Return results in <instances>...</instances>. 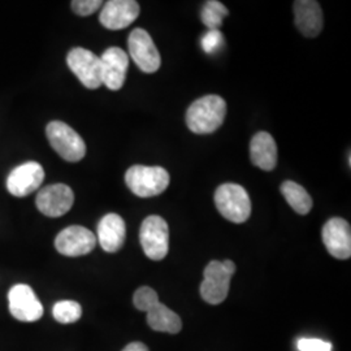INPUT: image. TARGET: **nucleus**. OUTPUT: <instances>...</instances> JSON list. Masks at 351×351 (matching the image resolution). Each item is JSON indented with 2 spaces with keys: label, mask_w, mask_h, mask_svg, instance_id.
<instances>
[{
  "label": "nucleus",
  "mask_w": 351,
  "mask_h": 351,
  "mask_svg": "<svg viewBox=\"0 0 351 351\" xmlns=\"http://www.w3.org/2000/svg\"><path fill=\"white\" fill-rule=\"evenodd\" d=\"M226 103L219 95H206L194 101L186 112V125L195 134H211L223 125Z\"/></svg>",
  "instance_id": "obj_1"
},
{
  "label": "nucleus",
  "mask_w": 351,
  "mask_h": 351,
  "mask_svg": "<svg viewBox=\"0 0 351 351\" xmlns=\"http://www.w3.org/2000/svg\"><path fill=\"white\" fill-rule=\"evenodd\" d=\"M171 176L162 167L133 165L125 173V184L133 194L151 198L164 193L169 186Z\"/></svg>",
  "instance_id": "obj_2"
},
{
  "label": "nucleus",
  "mask_w": 351,
  "mask_h": 351,
  "mask_svg": "<svg viewBox=\"0 0 351 351\" xmlns=\"http://www.w3.org/2000/svg\"><path fill=\"white\" fill-rule=\"evenodd\" d=\"M215 204L221 216L234 224H242L250 217V197L239 184L229 182L216 189Z\"/></svg>",
  "instance_id": "obj_3"
},
{
  "label": "nucleus",
  "mask_w": 351,
  "mask_h": 351,
  "mask_svg": "<svg viewBox=\"0 0 351 351\" xmlns=\"http://www.w3.org/2000/svg\"><path fill=\"white\" fill-rule=\"evenodd\" d=\"M46 134L51 147L56 151L64 160L77 163L85 158V141L68 124L63 121H51L46 128Z\"/></svg>",
  "instance_id": "obj_4"
},
{
  "label": "nucleus",
  "mask_w": 351,
  "mask_h": 351,
  "mask_svg": "<svg viewBox=\"0 0 351 351\" xmlns=\"http://www.w3.org/2000/svg\"><path fill=\"white\" fill-rule=\"evenodd\" d=\"M139 241L151 261H163L169 250V228L162 216L151 215L141 226Z\"/></svg>",
  "instance_id": "obj_5"
},
{
  "label": "nucleus",
  "mask_w": 351,
  "mask_h": 351,
  "mask_svg": "<svg viewBox=\"0 0 351 351\" xmlns=\"http://www.w3.org/2000/svg\"><path fill=\"white\" fill-rule=\"evenodd\" d=\"M66 63L85 88L95 90L103 85L101 56H97L94 52L84 47H75L69 51Z\"/></svg>",
  "instance_id": "obj_6"
},
{
  "label": "nucleus",
  "mask_w": 351,
  "mask_h": 351,
  "mask_svg": "<svg viewBox=\"0 0 351 351\" xmlns=\"http://www.w3.org/2000/svg\"><path fill=\"white\" fill-rule=\"evenodd\" d=\"M129 53L139 69L145 73H155L162 65L160 53L156 49L150 34L145 30L137 27L128 38Z\"/></svg>",
  "instance_id": "obj_7"
},
{
  "label": "nucleus",
  "mask_w": 351,
  "mask_h": 351,
  "mask_svg": "<svg viewBox=\"0 0 351 351\" xmlns=\"http://www.w3.org/2000/svg\"><path fill=\"white\" fill-rule=\"evenodd\" d=\"M10 313L19 322L33 323L43 315V306L34 290L25 284H17L8 291Z\"/></svg>",
  "instance_id": "obj_8"
},
{
  "label": "nucleus",
  "mask_w": 351,
  "mask_h": 351,
  "mask_svg": "<svg viewBox=\"0 0 351 351\" xmlns=\"http://www.w3.org/2000/svg\"><path fill=\"white\" fill-rule=\"evenodd\" d=\"M97 237L81 226H71L63 229L55 239V247L65 256H82L95 249Z\"/></svg>",
  "instance_id": "obj_9"
},
{
  "label": "nucleus",
  "mask_w": 351,
  "mask_h": 351,
  "mask_svg": "<svg viewBox=\"0 0 351 351\" xmlns=\"http://www.w3.org/2000/svg\"><path fill=\"white\" fill-rule=\"evenodd\" d=\"M75 203L73 190L65 184H53L38 193L36 204L39 213L49 217H60L68 213Z\"/></svg>",
  "instance_id": "obj_10"
},
{
  "label": "nucleus",
  "mask_w": 351,
  "mask_h": 351,
  "mask_svg": "<svg viewBox=\"0 0 351 351\" xmlns=\"http://www.w3.org/2000/svg\"><path fill=\"white\" fill-rule=\"evenodd\" d=\"M43 180V167L37 162H26L11 171L7 177V189L14 197L23 198L40 188Z\"/></svg>",
  "instance_id": "obj_11"
},
{
  "label": "nucleus",
  "mask_w": 351,
  "mask_h": 351,
  "mask_svg": "<svg viewBox=\"0 0 351 351\" xmlns=\"http://www.w3.org/2000/svg\"><path fill=\"white\" fill-rule=\"evenodd\" d=\"M323 242L328 252L336 259H349L351 256L350 224L341 219L332 217L328 220L322 232Z\"/></svg>",
  "instance_id": "obj_12"
},
{
  "label": "nucleus",
  "mask_w": 351,
  "mask_h": 351,
  "mask_svg": "<svg viewBox=\"0 0 351 351\" xmlns=\"http://www.w3.org/2000/svg\"><path fill=\"white\" fill-rule=\"evenodd\" d=\"M232 276L223 268L221 262L213 261L204 268V278L201 284L202 298L210 304H220L226 301Z\"/></svg>",
  "instance_id": "obj_13"
},
{
  "label": "nucleus",
  "mask_w": 351,
  "mask_h": 351,
  "mask_svg": "<svg viewBox=\"0 0 351 351\" xmlns=\"http://www.w3.org/2000/svg\"><path fill=\"white\" fill-rule=\"evenodd\" d=\"M101 84L117 91L124 86L129 68L128 53L120 47H110L101 56Z\"/></svg>",
  "instance_id": "obj_14"
},
{
  "label": "nucleus",
  "mask_w": 351,
  "mask_h": 351,
  "mask_svg": "<svg viewBox=\"0 0 351 351\" xmlns=\"http://www.w3.org/2000/svg\"><path fill=\"white\" fill-rule=\"evenodd\" d=\"M141 8L134 0H110L101 7L99 21L110 30H121L138 19Z\"/></svg>",
  "instance_id": "obj_15"
},
{
  "label": "nucleus",
  "mask_w": 351,
  "mask_h": 351,
  "mask_svg": "<svg viewBox=\"0 0 351 351\" xmlns=\"http://www.w3.org/2000/svg\"><path fill=\"white\" fill-rule=\"evenodd\" d=\"M295 25L304 37L315 38L323 30V11L317 1L297 0L293 5Z\"/></svg>",
  "instance_id": "obj_16"
},
{
  "label": "nucleus",
  "mask_w": 351,
  "mask_h": 351,
  "mask_svg": "<svg viewBox=\"0 0 351 351\" xmlns=\"http://www.w3.org/2000/svg\"><path fill=\"white\" fill-rule=\"evenodd\" d=\"M126 226L124 219L117 213H107L98 224V241L107 252H117L125 242Z\"/></svg>",
  "instance_id": "obj_17"
},
{
  "label": "nucleus",
  "mask_w": 351,
  "mask_h": 351,
  "mask_svg": "<svg viewBox=\"0 0 351 351\" xmlns=\"http://www.w3.org/2000/svg\"><path fill=\"white\" fill-rule=\"evenodd\" d=\"M251 163L263 171H274L277 165V146L267 132L256 133L250 142Z\"/></svg>",
  "instance_id": "obj_18"
},
{
  "label": "nucleus",
  "mask_w": 351,
  "mask_h": 351,
  "mask_svg": "<svg viewBox=\"0 0 351 351\" xmlns=\"http://www.w3.org/2000/svg\"><path fill=\"white\" fill-rule=\"evenodd\" d=\"M145 313L147 314V324L156 332L176 335L182 329L181 317L160 301L154 303Z\"/></svg>",
  "instance_id": "obj_19"
},
{
  "label": "nucleus",
  "mask_w": 351,
  "mask_h": 351,
  "mask_svg": "<svg viewBox=\"0 0 351 351\" xmlns=\"http://www.w3.org/2000/svg\"><path fill=\"white\" fill-rule=\"evenodd\" d=\"M281 194L289 206L300 215H307L313 208V198L307 190L294 181H285L281 185Z\"/></svg>",
  "instance_id": "obj_20"
},
{
  "label": "nucleus",
  "mask_w": 351,
  "mask_h": 351,
  "mask_svg": "<svg viewBox=\"0 0 351 351\" xmlns=\"http://www.w3.org/2000/svg\"><path fill=\"white\" fill-rule=\"evenodd\" d=\"M229 11L226 5L217 0L206 1L201 11V20L210 30H219Z\"/></svg>",
  "instance_id": "obj_21"
},
{
  "label": "nucleus",
  "mask_w": 351,
  "mask_h": 351,
  "mask_svg": "<svg viewBox=\"0 0 351 351\" xmlns=\"http://www.w3.org/2000/svg\"><path fill=\"white\" fill-rule=\"evenodd\" d=\"M52 315L62 324H72L81 319L82 307L78 302L59 301L53 304Z\"/></svg>",
  "instance_id": "obj_22"
},
{
  "label": "nucleus",
  "mask_w": 351,
  "mask_h": 351,
  "mask_svg": "<svg viewBox=\"0 0 351 351\" xmlns=\"http://www.w3.org/2000/svg\"><path fill=\"white\" fill-rule=\"evenodd\" d=\"M158 301H159L158 293L149 287L137 289L134 293V297H133L134 306H136V308H138L139 311H146L150 306Z\"/></svg>",
  "instance_id": "obj_23"
},
{
  "label": "nucleus",
  "mask_w": 351,
  "mask_h": 351,
  "mask_svg": "<svg viewBox=\"0 0 351 351\" xmlns=\"http://www.w3.org/2000/svg\"><path fill=\"white\" fill-rule=\"evenodd\" d=\"M202 49L206 53H215L224 46V36L220 30H208L201 39Z\"/></svg>",
  "instance_id": "obj_24"
},
{
  "label": "nucleus",
  "mask_w": 351,
  "mask_h": 351,
  "mask_svg": "<svg viewBox=\"0 0 351 351\" xmlns=\"http://www.w3.org/2000/svg\"><path fill=\"white\" fill-rule=\"evenodd\" d=\"M103 5L101 0H75L72 1V10L78 16H90L97 12Z\"/></svg>",
  "instance_id": "obj_25"
},
{
  "label": "nucleus",
  "mask_w": 351,
  "mask_h": 351,
  "mask_svg": "<svg viewBox=\"0 0 351 351\" xmlns=\"http://www.w3.org/2000/svg\"><path fill=\"white\" fill-rule=\"evenodd\" d=\"M297 346L300 351H332V343L320 339H301Z\"/></svg>",
  "instance_id": "obj_26"
},
{
  "label": "nucleus",
  "mask_w": 351,
  "mask_h": 351,
  "mask_svg": "<svg viewBox=\"0 0 351 351\" xmlns=\"http://www.w3.org/2000/svg\"><path fill=\"white\" fill-rule=\"evenodd\" d=\"M123 351H150L149 350V348L145 345V343H142V342H132V343H129L128 346H125Z\"/></svg>",
  "instance_id": "obj_27"
},
{
  "label": "nucleus",
  "mask_w": 351,
  "mask_h": 351,
  "mask_svg": "<svg viewBox=\"0 0 351 351\" xmlns=\"http://www.w3.org/2000/svg\"><path fill=\"white\" fill-rule=\"evenodd\" d=\"M221 264H223V268L226 269V272H228L230 276L234 275V272H236V264L233 263L232 261H224V262H221Z\"/></svg>",
  "instance_id": "obj_28"
}]
</instances>
